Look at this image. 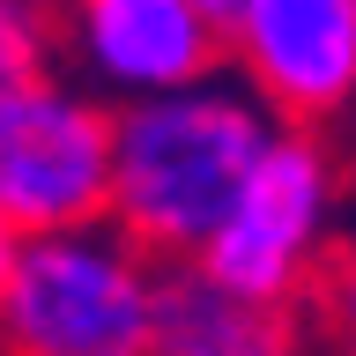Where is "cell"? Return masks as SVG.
Wrapping results in <instances>:
<instances>
[{
	"label": "cell",
	"mask_w": 356,
	"mask_h": 356,
	"mask_svg": "<svg viewBox=\"0 0 356 356\" xmlns=\"http://www.w3.org/2000/svg\"><path fill=\"white\" fill-rule=\"evenodd\" d=\"M275 127L282 119L230 67H216V74H200L186 89L111 104L104 222L127 230L149 260H193Z\"/></svg>",
	"instance_id": "1"
},
{
	"label": "cell",
	"mask_w": 356,
	"mask_h": 356,
	"mask_svg": "<svg viewBox=\"0 0 356 356\" xmlns=\"http://www.w3.org/2000/svg\"><path fill=\"white\" fill-rule=\"evenodd\" d=\"M156 260L111 222L15 238L0 275V356H149Z\"/></svg>",
	"instance_id": "2"
},
{
	"label": "cell",
	"mask_w": 356,
	"mask_h": 356,
	"mask_svg": "<svg viewBox=\"0 0 356 356\" xmlns=\"http://www.w3.org/2000/svg\"><path fill=\"white\" fill-rule=\"evenodd\" d=\"M341 222V163L319 127H275L193 267L260 312H305Z\"/></svg>",
	"instance_id": "3"
},
{
	"label": "cell",
	"mask_w": 356,
	"mask_h": 356,
	"mask_svg": "<svg viewBox=\"0 0 356 356\" xmlns=\"http://www.w3.org/2000/svg\"><path fill=\"white\" fill-rule=\"evenodd\" d=\"M111 193V104L74 74L38 67L0 89V222L15 238L104 222Z\"/></svg>",
	"instance_id": "4"
},
{
	"label": "cell",
	"mask_w": 356,
	"mask_h": 356,
	"mask_svg": "<svg viewBox=\"0 0 356 356\" xmlns=\"http://www.w3.org/2000/svg\"><path fill=\"white\" fill-rule=\"evenodd\" d=\"M52 67L104 104H134L216 74L222 22L193 0H52Z\"/></svg>",
	"instance_id": "5"
},
{
	"label": "cell",
	"mask_w": 356,
	"mask_h": 356,
	"mask_svg": "<svg viewBox=\"0 0 356 356\" xmlns=\"http://www.w3.org/2000/svg\"><path fill=\"white\" fill-rule=\"evenodd\" d=\"M222 67L282 127H327L356 104V0H238Z\"/></svg>",
	"instance_id": "6"
},
{
	"label": "cell",
	"mask_w": 356,
	"mask_h": 356,
	"mask_svg": "<svg viewBox=\"0 0 356 356\" xmlns=\"http://www.w3.org/2000/svg\"><path fill=\"white\" fill-rule=\"evenodd\" d=\"M312 312L334 356H356V238H334L319 282H312Z\"/></svg>",
	"instance_id": "7"
},
{
	"label": "cell",
	"mask_w": 356,
	"mask_h": 356,
	"mask_svg": "<svg viewBox=\"0 0 356 356\" xmlns=\"http://www.w3.org/2000/svg\"><path fill=\"white\" fill-rule=\"evenodd\" d=\"M52 67V0H0V89Z\"/></svg>",
	"instance_id": "8"
},
{
	"label": "cell",
	"mask_w": 356,
	"mask_h": 356,
	"mask_svg": "<svg viewBox=\"0 0 356 356\" xmlns=\"http://www.w3.org/2000/svg\"><path fill=\"white\" fill-rule=\"evenodd\" d=\"M238 356H334L327 349V334H312V327H297V319H282L275 334H260L252 349H238Z\"/></svg>",
	"instance_id": "9"
},
{
	"label": "cell",
	"mask_w": 356,
	"mask_h": 356,
	"mask_svg": "<svg viewBox=\"0 0 356 356\" xmlns=\"http://www.w3.org/2000/svg\"><path fill=\"white\" fill-rule=\"evenodd\" d=\"M8 252H15V230L0 222V275H8Z\"/></svg>",
	"instance_id": "10"
}]
</instances>
